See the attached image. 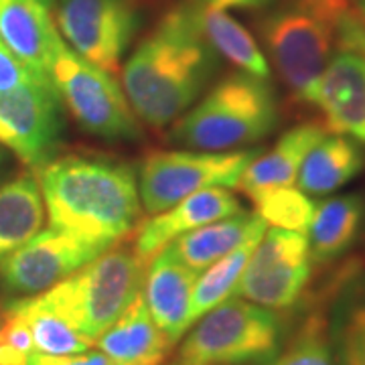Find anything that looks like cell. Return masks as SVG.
Instances as JSON below:
<instances>
[{
	"mask_svg": "<svg viewBox=\"0 0 365 365\" xmlns=\"http://www.w3.org/2000/svg\"><path fill=\"white\" fill-rule=\"evenodd\" d=\"M260 240H250L240 248H235L234 252H230L227 256H223L222 260H217L203 270L201 278L195 280V287H193L187 325L191 327L203 314L209 313L211 309H215L217 304H222L223 300L234 294L235 287L240 282V276L244 272L250 256Z\"/></svg>",
	"mask_w": 365,
	"mask_h": 365,
	"instance_id": "d4e9b609",
	"label": "cell"
},
{
	"mask_svg": "<svg viewBox=\"0 0 365 365\" xmlns=\"http://www.w3.org/2000/svg\"><path fill=\"white\" fill-rule=\"evenodd\" d=\"M240 211L244 209L237 197L223 187L197 191L165 213H157L153 220H146L136 232L134 252L144 264H150L158 252H163L177 237Z\"/></svg>",
	"mask_w": 365,
	"mask_h": 365,
	"instance_id": "9a60e30c",
	"label": "cell"
},
{
	"mask_svg": "<svg viewBox=\"0 0 365 365\" xmlns=\"http://www.w3.org/2000/svg\"><path fill=\"white\" fill-rule=\"evenodd\" d=\"M4 323V309H0V327Z\"/></svg>",
	"mask_w": 365,
	"mask_h": 365,
	"instance_id": "e575fe53",
	"label": "cell"
},
{
	"mask_svg": "<svg viewBox=\"0 0 365 365\" xmlns=\"http://www.w3.org/2000/svg\"><path fill=\"white\" fill-rule=\"evenodd\" d=\"M4 311L19 314L29 327L35 351L43 355H76L90 351L96 341L81 335L67 321L47 309L37 307L31 297L11 300Z\"/></svg>",
	"mask_w": 365,
	"mask_h": 365,
	"instance_id": "cb8c5ba5",
	"label": "cell"
},
{
	"mask_svg": "<svg viewBox=\"0 0 365 365\" xmlns=\"http://www.w3.org/2000/svg\"><path fill=\"white\" fill-rule=\"evenodd\" d=\"M193 325L169 365H264L282 345V319L276 311L237 297Z\"/></svg>",
	"mask_w": 365,
	"mask_h": 365,
	"instance_id": "8992f818",
	"label": "cell"
},
{
	"mask_svg": "<svg viewBox=\"0 0 365 365\" xmlns=\"http://www.w3.org/2000/svg\"><path fill=\"white\" fill-rule=\"evenodd\" d=\"M309 237L280 227L266 230L250 256L234 294L270 311L294 307L311 280Z\"/></svg>",
	"mask_w": 365,
	"mask_h": 365,
	"instance_id": "9c48e42d",
	"label": "cell"
},
{
	"mask_svg": "<svg viewBox=\"0 0 365 365\" xmlns=\"http://www.w3.org/2000/svg\"><path fill=\"white\" fill-rule=\"evenodd\" d=\"M59 93L51 79L0 91V143L29 167L41 169L61 134Z\"/></svg>",
	"mask_w": 365,
	"mask_h": 365,
	"instance_id": "4fadbf2b",
	"label": "cell"
},
{
	"mask_svg": "<svg viewBox=\"0 0 365 365\" xmlns=\"http://www.w3.org/2000/svg\"><path fill=\"white\" fill-rule=\"evenodd\" d=\"M217 63L191 2L170 9L122 67V88L136 118L163 128L187 112Z\"/></svg>",
	"mask_w": 365,
	"mask_h": 365,
	"instance_id": "6da1fadb",
	"label": "cell"
},
{
	"mask_svg": "<svg viewBox=\"0 0 365 365\" xmlns=\"http://www.w3.org/2000/svg\"><path fill=\"white\" fill-rule=\"evenodd\" d=\"M278 124V102L266 79L235 73L220 81L173 126L170 140L203 153L258 143Z\"/></svg>",
	"mask_w": 365,
	"mask_h": 365,
	"instance_id": "5b68a950",
	"label": "cell"
},
{
	"mask_svg": "<svg viewBox=\"0 0 365 365\" xmlns=\"http://www.w3.org/2000/svg\"><path fill=\"white\" fill-rule=\"evenodd\" d=\"M2 165H4V157H2V150H0V177H2Z\"/></svg>",
	"mask_w": 365,
	"mask_h": 365,
	"instance_id": "836d02e7",
	"label": "cell"
},
{
	"mask_svg": "<svg viewBox=\"0 0 365 365\" xmlns=\"http://www.w3.org/2000/svg\"><path fill=\"white\" fill-rule=\"evenodd\" d=\"M112 242L49 227L0 258V287L9 294L35 297L96 260Z\"/></svg>",
	"mask_w": 365,
	"mask_h": 365,
	"instance_id": "8fae6325",
	"label": "cell"
},
{
	"mask_svg": "<svg viewBox=\"0 0 365 365\" xmlns=\"http://www.w3.org/2000/svg\"><path fill=\"white\" fill-rule=\"evenodd\" d=\"M197 16V25L201 29L203 37L215 55H222L244 73L254 78H270V66L266 55L262 53L256 39L248 33V29L240 25L234 16L215 9V6H197L191 2Z\"/></svg>",
	"mask_w": 365,
	"mask_h": 365,
	"instance_id": "7402d4cb",
	"label": "cell"
},
{
	"mask_svg": "<svg viewBox=\"0 0 365 365\" xmlns=\"http://www.w3.org/2000/svg\"><path fill=\"white\" fill-rule=\"evenodd\" d=\"M268 223L254 211H240L235 215L223 217L207 225H201L189 234L177 237L167 248L173 252L177 260H181L187 268L203 272L211 264L222 260L230 252L240 248L250 240H260L266 234Z\"/></svg>",
	"mask_w": 365,
	"mask_h": 365,
	"instance_id": "ac0fdd59",
	"label": "cell"
},
{
	"mask_svg": "<svg viewBox=\"0 0 365 365\" xmlns=\"http://www.w3.org/2000/svg\"><path fill=\"white\" fill-rule=\"evenodd\" d=\"M197 6H215V9H242V11H264L272 6L276 0H191Z\"/></svg>",
	"mask_w": 365,
	"mask_h": 365,
	"instance_id": "1f68e13d",
	"label": "cell"
},
{
	"mask_svg": "<svg viewBox=\"0 0 365 365\" xmlns=\"http://www.w3.org/2000/svg\"><path fill=\"white\" fill-rule=\"evenodd\" d=\"M43 222L45 203L39 182L31 175L4 182L0 187V258L39 234Z\"/></svg>",
	"mask_w": 365,
	"mask_h": 365,
	"instance_id": "603a6c76",
	"label": "cell"
},
{
	"mask_svg": "<svg viewBox=\"0 0 365 365\" xmlns=\"http://www.w3.org/2000/svg\"><path fill=\"white\" fill-rule=\"evenodd\" d=\"M349 0H287L258 21L264 49L292 98L313 104L314 88L337 49Z\"/></svg>",
	"mask_w": 365,
	"mask_h": 365,
	"instance_id": "3957f363",
	"label": "cell"
},
{
	"mask_svg": "<svg viewBox=\"0 0 365 365\" xmlns=\"http://www.w3.org/2000/svg\"><path fill=\"white\" fill-rule=\"evenodd\" d=\"M146 268L134 250L112 246L31 300L96 341L140 294Z\"/></svg>",
	"mask_w": 365,
	"mask_h": 365,
	"instance_id": "277c9868",
	"label": "cell"
},
{
	"mask_svg": "<svg viewBox=\"0 0 365 365\" xmlns=\"http://www.w3.org/2000/svg\"><path fill=\"white\" fill-rule=\"evenodd\" d=\"M197 272L173 256L169 248L158 252L144 274V304L157 327L175 345L187 333V317Z\"/></svg>",
	"mask_w": 365,
	"mask_h": 365,
	"instance_id": "2e32d148",
	"label": "cell"
},
{
	"mask_svg": "<svg viewBox=\"0 0 365 365\" xmlns=\"http://www.w3.org/2000/svg\"><path fill=\"white\" fill-rule=\"evenodd\" d=\"M329 335L333 365H365V294L341 300Z\"/></svg>",
	"mask_w": 365,
	"mask_h": 365,
	"instance_id": "4316f807",
	"label": "cell"
},
{
	"mask_svg": "<svg viewBox=\"0 0 365 365\" xmlns=\"http://www.w3.org/2000/svg\"><path fill=\"white\" fill-rule=\"evenodd\" d=\"M138 26L136 0H59L57 29L73 51L108 73H118Z\"/></svg>",
	"mask_w": 365,
	"mask_h": 365,
	"instance_id": "7c38bea8",
	"label": "cell"
},
{
	"mask_svg": "<svg viewBox=\"0 0 365 365\" xmlns=\"http://www.w3.org/2000/svg\"><path fill=\"white\" fill-rule=\"evenodd\" d=\"M39 78L41 76L33 73L25 63H21L13 53L0 43V91L16 90V88L26 86V83H31V81H35V79Z\"/></svg>",
	"mask_w": 365,
	"mask_h": 365,
	"instance_id": "f546056e",
	"label": "cell"
},
{
	"mask_svg": "<svg viewBox=\"0 0 365 365\" xmlns=\"http://www.w3.org/2000/svg\"><path fill=\"white\" fill-rule=\"evenodd\" d=\"M29 365H114L102 351H83L76 355H43L33 353Z\"/></svg>",
	"mask_w": 365,
	"mask_h": 365,
	"instance_id": "4dcf8cb0",
	"label": "cell"
},
{
	"mask_svg": "<svg viewBox=\"0 0 365 365\" xmlns=\"http://www.w3.org/2000/svg\"><path fill=\"white\" fill-rule=\"evenodd\" d=\"M353 11L365 23V0H353Z\"/></svg>",
	"mask_w": 365,
	"mask_h": 365,
	"instance_id": "d6a6232c",
	"label": "cell"
},
{
	"mask_svg": "<svg viewBox=\"0 0 365 365\" xmlns=\"http://www.w3.org/2000/svg\"><path fill=\"white\" fill-rule=\"evenodd\" d=\"M264 365H333L329 321L321 311L311 313L292 333L282 351Z\"/></svg>",
	"mask_w": 365,
	"mask_h": 365,
	"instance_id": "83f0119b",
	"label": "cell"
},
{
	"mask_svg": "<svg viewBox=\"0 0 365 365\" xmlns=\"http://www.w3.org/2000/svg\"><path fill=\"white\" fill-rule=\"evenodd\" d=\"M323 136L325 128L319 124H299L290 128L268 153L250 163L237 187L244 193L272 187H294L304 158Z\"/></svg>",
	"mask_w": 365,
	"mask_h": 365,
	"instance_id": "d6986e66",
	"label": "cell"
},
{
	"mask_svg": "<svg viewBox=\"0 0 365 365\" xmlns=\"http://www.w3.org/2000/svg\"><path fill=\"white\" fill-rule=\"evenodd\" d=\"M0 43L33 73L51 79L66 45L53 21V0H0Z\"/></svg>",
	"mask_w": 365,
	"mask_h": 365,
	"instance_id": "5bb4252c",
	"label": "cell"
},
{
	"mask_svg": "<svg viewBox=\"0 0 365 365\" xmlns=\"http://www.w3.org/2000/svg\"><path fill=\"white\" fill-rule=\"evenodd\" d=\"M51 79L59 98L83 130L108 140H140L138 118L112 73L96 67L67 45L57 53Z\"/></svg>",
	"mask_w": 365,
	"mask_h": 365,
	"instance_id": "52a82bcc",
	"label": "cell"
},
{
	"mask_svg": "<svg viewBox=\"0 0 365 365\" xmlns=\"http://www.w3.org/2000/svg\"><path fill=\"white\" fill-rule=\"evenodd\" d=\"M365 217V199L357 193L333 197L314 205L309 225L313 264H327L351 248Z\"/></svg>",
	"mask_w": 365,
	"mask_h": 365,
	"instance_id": "ffe728a7",
	"label": "cell"
},
{
	"mask_svg": "<svg viewBox=\"0 0 365 365\" xmlns=\"http://www.w3.org/2000/svg\"><path fill=\"white\" fill-rule=\"evenodd\" d=\"M327 128L365 144V23L353 6L341 16L337 49L314 88Z\"/></svg>",
	"mask_w": 365,
	"mask_h": 365,
	"instance_id": "30bf717a",
	"label": "cell"
},
{
	"mask_svg": "<svg viewBox=\"0 0 365 365\" xmlns=\"http://www.w3.org/2000/svg\"><path fill=\"white\" fill-rule=\"evenodd\" d=\"M35 353L33 337L26 323L19 314L4 311L0 327V365H29Z\"/></svg>",
	"mask_w": 365,
	"mask_h": 365,
	"instance_id": "f1b7e54d",
	"label": "cell"
},
{
	"mask_svg": "<svg viewBox=\"0 0 365 365\" xmlns=\"http://www.w3.org/2000/svg\"><path fill=\"white\" fill-rule=\"evenodd\" d=\"M252 199L256 213L264 222L288 232H309L313 220L314 201L297 187H272L246 193Z\"/></svg>",
	"mask_w": 365,
	"mask_h": 365,
	"instance_id": "484cf974",
	"label": "cell"
},
{
	"mask_svg": "<svg viewBox=\"0 0 365 365\" xmlns=\"http://www.w3.org/2000/svg\"><path fill=\"white\" fill-rule=\"evenodd\" d=\"M364 165V150L357 140L343 134H325L304 158L297 185L304 193L327 195L353 181L361 173Z\"/></svg>",
	"mask_w": 365,
	"mask_h": 365,
	"instance_id": "44dd1931",
	"label": "cell"
},
{
	"mask_svg": "<svg viewBox=\"0 0 365 365\" xmlns=\"http://www.w3.org/2000/svg\"><path fill=\"white\" fill-rule=\"evenodd\" d=\"M258 150L235 153H153L138 173V195L146 213L157 215L209 187H237Z\"/></svg>",
	"mask_w": 365,
	"mask_h": 365,
	"instance_id": "ba28073f",
	"label": "cell"
},
{
	"mask_svg": "<svg viewBox=\"0 0 365 365\" xmlns=\"http://www.w3.org/2000/svg\"><path fill=\"white\" fill-rule=\"evenodd\" d=\"M96 343L114 365H165L173 349L169 337L153 321L143 294L132 300Z\"/></svg>",
	"mask_w": 365,
	"mask_h": 365,
	"instance_id": "e0dca14e",
	"label": "cell"
},
{
	"mask_svg": "<svg viewBox=\"0 0 365 365\" xmlns=\"http://www.w3.org/2000/svg\"><path fill=\"white\" fill-rule=\"evenodd\" d=\"M39 187L51 227L116 240L143 215L138 181L128 165L90 157H61L39 169Z\"/></svg>",
	"mask_w": 365,
	"mask_h": 365,
	"instance_id": "7a4b0ae2",
	"label": "cell"
}]
</instances>
